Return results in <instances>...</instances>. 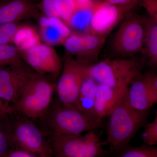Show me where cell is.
Returning a JSON list of instances; mask_svg holds the SVG:
<instances>
[{"label": "cell", "mask_w": 157, "mask_h": 157, "mask_svg": "<svg viewBox=\"0 0 157 157\" xmlns=\"http://www.w3.org/2000/svg\"><path fill=\"white\" fill-rule=\"evenodd\" d=\"M144 59L128 58L107 59L96 63L88 69L89 76L100 85L113 88H127L141 75Z\"/></svg>", "instance_id": "3"}, {"label": "cell", "mask_w": 157, "mask_h": 157, "mask_svg": "<svg viewBox=\"0 0 157 157\" xmlns=\"http://www.w3.org/2000/svg\"><path fill=\"white\" fill-rule=\"evenodd\" d=\"M34 121L47 137L59 135L79 136L103 125V120L64 106L56 97L53 98L44 114Z\"/></svg>", "instance_id": "1"}, {"label": "cell", "mask_w": 157, "mask_h": 157, "mask_svg": "<svg viewBox=\"0 0 157 157\" xmlns=\"http://www.w3.org/2000/svg\"><path fill=\"white\" fill-rule=\"evenodd\" d=\"M128 87L113 88L99 84L94 104V111L97 116L101 119L107 116L120 102Z\"/></svg>", "instance_id": "16"}, {"label": "cell", "mask_w": 157, "mask_h": 157, "mask_svg": "<svg viewBox=\"0 0 157 157\" xmlns=\"http://www.w3.org/2000/svg\"><path fill=\"white\" fill-rule=\"evenodd\" d=\"M123 101L130 109L140 114H148L149 110L156 103L142 75L134 79L129 86Z\"/></svg>", "instance_id": "14"}, {"label": "cell", "mask_w": 157, "mask_h": 157, "mask_svg": "<svg viewBox=\"0 0 157 157\" xmlns=\"http://www.w3.org/2000/svg\"><path fill=\"white\" fill-rule=\"evenodd\" d=\"M19 22L0 24V45L9 44L12 42L21 25Z\"/></svg>", "instance_id": "24"}, {"label": "cell", "mask_w": 157, "mask_h": 157, "mask_svg": "<svg viewBox=\"0 0 157 157\" xmlns=\"http://www.w3.org/2000/svg\"><path fill=\"white\" fill-rule=\"evenodd\" d=\"M143 50L152 65L157 64V22L147 17L145 26Z\"/></svg>", "instance_id": "18"}, {"label": "cell", "mask_w": 157, "mask_h": 157, "mask_svg": "<svg viewBox=\"0 0 157 157\" xmlns=\"http://www.w3.org/2000/svg\"><path fill=\"white\" fill-rule=\"evenodd\" d=\"M39 35L33 28L21 25L14 35L12 42L21 52L41 43Z\"/></svg>", "instance_id": "19"}, {"label": "cell", "mask_w": 157, "mask_h": 157, "mask_svg": "<svg viewBox=\"0 0 157 157\" xmlns=\"http://www.w3.org/2000/svg\"><path fill=\"white\" fill-rule=\"evenodd\" d=\"M89 67L73 56L66 57L55 90L56 98L64 106L76 109L82 83L89 76Z\"/></svg>", "instance_id": "7"}, {"label": "cell", "mask_w": 157, "mask_h": 157, "mask_svg": "<svg viewBox=\"0 0 157 157\" xmlns=\"http://www.w3.org/2000/svg\"><path fill=\"white\" fill-rule=\"evenodd\" d=\"M11 106L0 99V116L7 112L10 109Z\"/></svg>", "instance_id": "31"}, {"label": "cell", "mask_w": 157, "mask_h": 157, "mask_svg": "<svg viewBox=\"0 0 157 157\" xmlns=\"http://www.w3.org/2000/svg\"><path fill=\"white\" fill-rule=\"evenodd\" d=\"M104 1V0H97V2H98L97 4H99V3H101V2H102Z\"/></svg>", "instance_id": "33"}, {"label": "cell", "mask_w": 157, "mask_h": 157, "mask_svg": "<svg viewBox=\"0 0 157 157\" xmlns=\"http://www.w3.org/2000/svg\"><path fill=\"white\" fill-rule=\"evenodd\" d=\"M137 1L138 0H104L101 3L109 5H122Z\"/></svg>", "instance_id": "30"}, {"label": "cell", "mask_w": 157, "mask_h": 157, "mask_svg": "<svg viewBox=\"0 0 157 157\" xmlns=\"http://www.w3.org/2000/svg\"><path fill=\"white\" fill-rule=\"evenodd\" d=\"M138 4L146 10L150 18L157 22V0H138Z\"/></svg>", "instance_id": "28"}, {"label": "cell", "mask_w": 157, "mask_h": 157, "mask_svg": "<svg viewBox=\"0 0 157 157\" xmlns=\"http://www.w3.org/2000/svg\"><path fill=\"white\" fill-rule=\"evenodd\" d=\"M118 157H157V147L144 145L130 146L124 150Z\"/></svg>", "instance_id": "23"}, {"label": "cell", "mask_w": 157, "mask_h": 157, "mask_svg": "<svg viewBox=\"0 0 157 157\" xmlns=\"http://www.w3.org/2000/svg\"><path fill=\"white\" fill-rule=\"evenodd\" d=\"M147 116L134 112L122 99L107 116V137L104 144L109 145L110 153L118 155L130 146V142L143 125Z\"/></svg>", "instance_id": "2"}, {"label": "cell", "mask_w": 157, "mask_h": 157, "mask_svg": "<svg viewBox=\"0 0 157 157\" xmlns=\"http://www.w3.org/2000/svg\"><path fill=\"white\" fill-rule=\"evenodd\" d=\"M96 134L92 131L82 136L53 135L48 137L52 157H74L93 140Z\"/></svg>", "instance_id": "13"}, {"label": "cell", "mask_w": 157, "mask_h": 157, "mask_svg": "<svg viewBox=\"0 0 157 157\" xmlns=\"http://www.w3.org/2000/svg\"><path fill=\"white\" fill-rule=\"evenodd\" d=\"M3 157H45L33 154L17 147H12Z\"/></svg>", "instance_id": "29"}, {"label": "cell", "mask_w": 157, "mask_h": 157, "mask_svg": "<svg viewBox=\"0 0 157 157\" xmlns=\"http://www.w3.org/2000/svg\"><path fill=\"white\" fill-rule=\"evenodd\" d=\"M37 73L21 58L0 67V99L14 106L25 86Z\"/></svg>", "instance_id": "8"}, {"label": "cell", "mask_w": 157, "mask_h": 157, "mask_svg": "<svg viewBox=\"0 0 157 157\" xmlns=\"http://www.w3.org/2000/svg\"><path fill=\"white\" fill-rule=\"evenodd\" d=\"M138 2L137 1L122 5L96 4L91 18L90 32L107 37L127 14L133 11Z\"/></svg>", "instance_id": "10"}, {"label": "cell", "mask_w": 157, "mask_h": 157, "mask_svg": "<svg viewBox=\"0 0 157 157\" xmlns=\"http://www.w3.org/2000/svg\"><path fill=\"white\" fill-rule=\"evenodd\" d=\"M36 19L40 39L46 45H63L65 40L74 33L59 17H46L40 14Z\"/></svg>", "instance_id": "15"}, {"label": "cell", "mask_w": 157, "mask_h": 157, "mask_svg": "<svg viewBox=\"0 0 157 157\" xmlns=\"http://www.w3.org/2000/svg\"><path fill=\"white\" fill-rule=\"evenodd\" d=\"M40 14L36 4L31 0L0 1V24L36 19Z\"/></svg>", "instance_id": "12"}, {"label": "cell", "mask_w": 157, "mask_h": 157, "mask_svg": "<svg viewBox=\"0 0 157 157\" xmlns=\"http://www.w3.org/2000/svg\"><path fill=\"white\" fill-rule=\"evenodd\" d=\"M142 77L146 82L150 93L155 102L157 101V76L154 72H148Z\"/></svg>", "instance_id": "27"}, {"label": "cell", "mask_w": 157, "mask_h": 157, "mask_svg": "<svg viewBox=\"0 0 157 157\" xmlns=\"http://www.w3.org/2000/svg\"><path fill=\"white\" fill-rule=\"evenodd\" d=\"M40 14L49 17H59L55 8L53 0H40L36 4Z\"/></svg>", "instance_id": "26"}, {"label": "cell", "mask_w": 157, "mask_h": 157, "mask_svg": "<svg viewBox=\"0 0 157 157\" xmlns=\"http://www.w3.org/2000/svg\"><path fill=\"white\" fill-rule=\"evenodd\" d=\"M143 145L155 146L157 144V114L152 122L147 125L142 133Z\"/></svg>", "instance_id": "25"}, {"label": "cell", "mask_w": 157, "mask_h": 157, "mask_svg": "<svg viewBox=\"0 0 157 157\" xmlns=\"http://www.w3.org/2000/svg\"><path fill=\"white\" fill-rule=\"evenodd\" d=\"M21 52V59L37 73L56 80L60 75L63 63L52 46L40 43Z\"/></svg>", "instance_id": "11"}, {"label": "cell", "mask_w": 157, "mask_h": 157, "mask_svg": "<svg viewBox=\"0 0 157 157\" xmlns=\"http://www.w3.org/2000/svg\"><path fill=\"white\" fill-rule=\"evenodd\" d=\"M106 36H99L91 32L73 33L68 37L63 45L70 56L88 66L95 62L106 41Z\"/></svg>", "instance_id": "9"}, {"label": "cell", "mask_w": 157, "mask_h": 157, "mask_svg": "<svg viewBox=\"0 0 157 157\" xmlns=\"http://www.w3.org/2000/svg\"><path fill=\"white\" fill-rule=\"evenodd\" d=\"M0 1H1V0H0Z\"/></svg>", "instance_id": "34"}, {"label": "cell", "mask_w": 157, "mask_h": 157, "mask_svg": "<svg viewBox=\"0 0 157 157\" xmlns=\"http://www.w3.org/2000/svg\"><path fill=\"white\" fill-rule=\"evenodd\" d=\"M32 2H33L34 3H36V4H37V3L39 2L40 0H31Z\"/></svg>", "instance_id": "32"}, {"label": "cell", "mask_w": 157, "mask_h": 157, "mask_svg": "<svg viewBox=\"0 0 157 157\" xmlns=\"http://www.w3.org/2000/svg\"><path fill=\"white\" fill-rule=\"evenodd\" d=\"M56 79L37 73L25 86L13 108L35 121L46 111L53 98Z\"/></svg>", "instance_id": "5"}, {"label": "cell", "mask_w": 157, "mask_h": 157, "mask_svg": "<svg viewBox=\"0 0 157 157\" xmlns=\"http://www.w3.org/2000/svg\"><path fill=\"white\" fill-rule=\"evenodd\" d=\"M53 3L59 18L69 25L78 6L77 2L76 0H53Z\"/></svg>", "instance_id": "20"}, {"label": "cell", "mask_w": 157, "mask_h": 157, "mask_svg": "<svg viewBox=\"0 0 157 157\" xmlns=\"http://www.w3.org/2000/svg\"><path fill=\"white\" fill-rule=\"evenodd\" d=\"M21 58V52L15 45H0V67L11 64Z\"/></svg>", "instance_id": "22"}, {"label": "cell", "mask_w": 157, "mask_h": 157, "mask_svg": "<svg viewBox=\"0 0 157 157\" xmlns=\"http://www.w3.org/2000/svg\"><path fill=\"white\" fill-rule=\"evenodd\" d=\"M147 17L132 11L121 22L110 43L112 52L117 58L133 57L143 50Z\"/></svg>", "instance_id": "6"}, {"label": "cell", "mask_w": 157, "mask_h": 157, "mask_svg": "<svg viewBox=\"0 0 157 157\" xmlns=\"http://www.w3.org/2000/svg\"><path fill=\"white\" fill-rule=\"evenodd\" d=\"M8 113L9 135L13 147L38 155L52 157L49 140L34 121L19 114L12 106Z\"/></svg>", "instance_id": "4"}, {"label": "cell", "mask_w": 157, "mask_h": 157, "mask_svg": "<svg viewBox=\"0 0 157 157\" xmlns=\"http://www.w3.org/2000/svg\"><path fill=\"white\" fill-rule=\"evenodd\" d=\"M99 84L91 77L88 76L82 83L76 103V109L87 115L98 119L94 111L96 94Z\"/></svg>", "instance_id": "17"}, {"label": "cell", "mask_w": 157, "mask_h": 157, "mask_svg": "<svg viewBox=\"0 0 157 157\" xmlns=\"http://www.w3.org/2000/svg\"><path fill=\"white\" fill-rule=\"evenodd\" d=\"M8 111L0 116V157L13 147L9 135Z\"/></svg>", "instance_id": "21"}]
</instances>
